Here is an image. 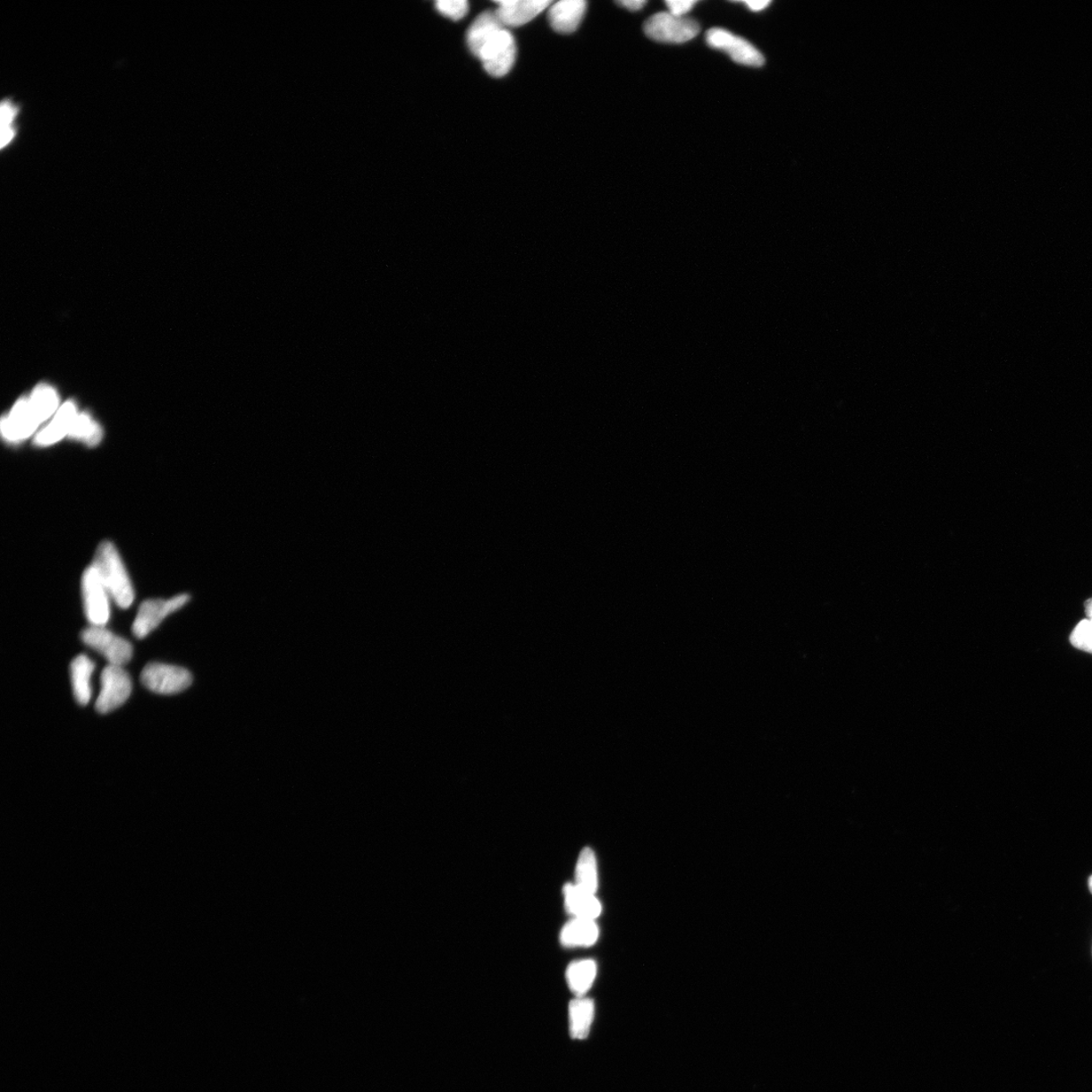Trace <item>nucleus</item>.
Returning a JSON list of instances; mask_svg holds the SVG:
<instances>
[{
	"mask_svg": "<svg viewBox=\"0 0 1092 1092\" xmlns=\"http://www.w3.org/2000/svg\"><path fill=\"white\" fill-rule=\"evenodd\" d=\"M92 567L117 606L129 608L135 599V593L127 570L112 542H101L94 555Z\"/></svg>",
	"mask_w": 1092,
	"mask_h": 1092,
	"instance_id": "obj_1",
	"label": "nucleus"
},
{
	"mask_svg": "<svg viewBox=\"0 0 1092 1092\" xmlns=\"http://www.w3.org/2000/svg\"><path fill=\"white\" fill-rule=\"evenodd\" d=\"M516 52L512 34L507 28L502 27L486 39L475 56L482 61L486 72L490 75L503 77L512 69Z\"/></svg>",
	"mask_w": 1092,
	"mask_h": 1092,
	"instance_id": "obj_2",
	"label": "nucleus"
},
{
	"mask_svg": "<svg viewBox=\"0 0 1092 1092\" xmlns=\"http://www.w3.org/2000/svg\"><path fill=\"white\" fill-rule=\"evenodd\" d=\"M643 30L656 42L684 44L701 33V26L694 20L675 17L670 13H658L644 22Z\"/></svg>",
	"mask_w": 1092,
	"mask_h": 1092,
	"instance_id": "obj_3",
	"label": "nucleus"
},
{
	"mask_svg": "<svg viewBox=\"0 0 1092 1092\" xmlns=\"http://www.w3.org/2000/svg\"><path fill=\"white\" fill-rule=\"evenodd\" d=\"M706 42L710 48L725 52L737 64L761 67L764 65L765 58L755 46L742 37L735 36L730 31L713 28L707 31Z\"/></svg>",
	"mask_w": 1092,
	"mask_h": 1092,
	"instance_id": "obj_4",
	"label": "nucleus"
},
{
	"mask_svg": "<svg viewBox=\"0 0 1092 1092\" xmlns=\"http://www.w3.org/2000/svg\"><path fill=\"white\" fill-rule=\"evenodd\" d=\"M141 682L154 693L169 695L183 692L190 687L193 675L184 667L151 663L144 667Z\"/></svg>",
	"mask_w": 1092,
	"mask_h": 1092,
	"instance_id": "obj_5",
	"label": "nucleus"
},
{
	"mask_svg": "<svg viewBox=\"0 0 1092 1092\" xmlns=\"http://www.w3.org/2000/svg\"><path fill=\"white\" fill-rule=\"evenodd\" d=\"M100 682V693L96 703L99 713L111 712L128 701L132 692V680L121 666H106L102 670Z\"/></svg>",
	"mask_w": 1092,
	"mask_h": 1092,
	"instance_id": "obj_6",
	"label": "nucleus"
},
{
	"mask_svg": "<svg viewBox=\"0 0 1092 1092\" xmlns=\"http://www.w3.org/2000/svg\"><path fill=\"white\" fill-rule=\"evenodd\" d=\"M82 640L86 646L104 656L109 665L122 666L130 662L133 657L132 644L105 627L86 628L82 633Z\"/></svg>",
	"mask_w": 1092,
	"mask_h": 1092,
	"instance_id": "obj_7",
	"label": "nucleus"
},
{
	"mask_svg": "<svg viewBox=\"0 0 1092 1092\" xmlns=\"http://www.w3.org/2000/svg\"><path fill=\"white\" fill-rule=\"evenodd\" d=\"M187 594L178 595L169 600L153 599L141 604L132 631L137 639L142 640L159 626L162 620L177 611L190 601Z\"/></svg>",
	"mask_w": 1092,
	"mask_h": 1092,
	"instance_id": "obj_8",
	"label": "nucleus"
},
{
	"mask_svg": "<svg viewBox=\"0 0 1092 1092\" xmlns=\"http://www.w3.org/2000/svg\"><path fill=\"white\" fill-rule=\"evenodd\" d=\"M82 595L86 617L91 626L105 627L109 619L108 593L96 570L86 569L82 577Z\"/></svg>",
	"mask_w": 1092,
	"mask_h": 1092,
	"instance_id": "obj_9",
	"label": "nucleus"
},
{
	"mask_svg": "<svg viewBox=\"0 0 1092 1092\" xmlns=\"http://www.w3.org/2000/svg\"><path fill=\"white\" fill-rule=\"evenodd\" d=\"M41 423L29 398H21L11 413L2 419V434L7 443H18L35 434Z\"/></svg>",
	"mask_w": 1092,
	"mask_h": 1092,
	"instance_id": "obj_10",
	"label": "nucleus"
},
{
	"mask_svg": "<svg viewBox=\"0 0 1092 1092\" xmlns=\"http://www.w3.org/2000/svg\"><path fill=\"white\" fill-rule=\"evenodd\" d=\"M494 11L502 25L516 28L526 25L553 4L549 0H501Z\"/></svg>",
	"mask_w": 1092,
	"mask_h": 1092,
	"instance_id": "obj_11",
	"label": "nucleus"
},
{
	"mask_svg": "<svg viewBox=\"0 0 1092 1092\" xmlns=\"http://www.w3.org/2000/svg\"><path fill=\"white\" fill-rule=\"evenodd\" d=\"M586 10L584 0H562L551 5L548 11L549 23L556 33H573L583 21Z\"/></svg>",
	"mask_w": 1092,
	"mask_h": 1092,
	"instance_id": "obj_12",
	"label": "nucleus"
},
{
	"mask_svg": "<svg viewBox=\"0 0 1092 1092\" xmlns=\"http://www.w3.org/2000/svg\"><path fill=\"white\" fill-rule=\"evenodd\" d=\"M565 908L573 917L594 919L602 913V906L596 894L580 889L575 883L563 889Z\"/></svg>",
	"mask_w": 1092,
	"mask_h": 1092,
	"instance_id": "obj_13",
	"label": "nucleus"
},
{
	"mask_svg": "<svg viewBox=\"0 0 1092 1092\" xmlns=\"http://www.w3.org/2000/svg\"><path fill=\"white\" fill-rule=\"evenodd\" d=\"M77 414V408L73 400H68L62 405L49 426L39 432L35 438V444L49 446L68 436Z\"/></svg>",
	"mask_w": 1092,
	"mask_h": 1092,
	"instance_id": "obj_14",
	"label": "nucleus"
},
{
	"mask_svg": "<svg viewBox=\"0 0 1092 1092\" xmlns=\"http://www.w3.org/2000/svg\"><path fill=\"white\" fill-rule=\"evenodd\" d=\"M599 938V928L594 919L573 917L561 932V942L565 947H589Z\"/></svg>",
	"mask_w": 1092,
	"mask_h": 1092,
	"instance_id": "obj_15",
	"label": "nucleus"
},
{
	"mask_svg": "<svg viewBox=\"0 0 1092 1092\" xmlns=\"http://www.w3.org/2000/svg\"><path fill=\"white\" fill-rule=\"evenodd\" d=\"M94 669H96V664L85 655L76 657L72 666H70L73 694L77 703L80 705L85 706L90 701L92 694L91 675Z\"/></svg>",
	"mask_w": 1092,
	"mask_h": 1092,
	"instance_id": "obj_16",
	"label": "nucleus"
},
{
	"mask_svg": "<svg viewBox=\"0 0 1092 1092\" xmlns=\"http://www.w3.org/2000/svg\"><path fill=\"white\" fill-rule=\"evenodd\" d=\"M595 1015V1004L592 1000L586 997H576L570 1003L569 1018H570V1033L572 1039L584 1040L587 1038L593 1023Z\"/></svg>",
	"mask_w": 1092,
	"mask_h": 1092,
	"instance_id": "obj_17",
	"label": "nucleus"
},
{
	"mask_svg": "<svg viewBox=\"0 0 1092 1092\" xmlns=\"http://www.w3.org/2000/svg\"><path fill=\"white\" fill-rule=\"evenodd\" d=\"M597 976V964L590 959L572 962L567 970V982L571 992L583 997L592 987Z\"/></svg>",
	"mask_w": 1092,
	"mask_h": 1092,
	"instance_id": "obj_18",
	"label": "nucleus"
},
{
	"mask_svg": "<svg viewBox=\"0 0 1092 1092\" xmlns=\"http://www.w3.org/2000/svg\"><path fill=\"white\" fill-rule=\"evenodd\" d=\"M29 399L31 408L41 424L51 418L59 410L57 391L48 384H39Z\"/></svg>",
	"mask_w": 1092,
	"mask_h": 1092,
	"instance_id": "obj_19",
	"label": "nucleus"
},
{
	"mask_svg": "<svg viewBox=\"0 0 1092 1092\" xmlns=\"http://www.w3.org/2000/svg\"><path fill=\"white\" fill-rule=\"evenodd\" d=\"M575 884L580 889L595 894L598 890V868L595 853L590 847L584 848L579 856Z\"/></svg>",
	"mask_w": 1092,
	"mask_h": 1092,
	"instance_id": "obj_20",
	"label": "nucleus"
},
{
	"mask_svg": "<svg viewBox=\"0 0 1092 1092\" xmlns=\"http://www.w3.org/2000/svg\"><path fill=\"white\" fill-rule=\"evenodd\" d=\"M502 27L504 26L502 25L496 13L485 12L478 15L468 31L467 40L470 52L475 55L486 39Z\"/></svg>",
	"mask_w": 1092,
	"mask_h": 1092,
	"instance_id": "obj_21",
	"label": "nucleus"
},
{
	"mask_svg": "<svg viewBox=\"0 0 1092 1092\" xmlns=\"http://www.w3.org/2000/svg\"><path fill=\"white\" fill-rule=\"evenodd\" d=\"M102 435L104 434H102L99 424L90 414L78 413L70 428L68 437L92 447L100 443Z\"/></svg>",
	"mask_w": 1092,
	"mask_h": 1092,
	"instance_id": "obj_22",
	"label": "nucleus"
},
{
	"mask_svg": "<svg viewBox=\"0 0 1092 1092\" xmlns=\"http://www.w3.org/2000/svg\"><path fill=\"white\" fill-rule=\"evenodd\" d=\"M1071 642L1075 649L1092 654V620L1084 619L1074 628Z\"/></svg>",
	"mask_w": 1092,
	"mask_h": 1092,
	"instance_id": "obj_23",
	"label": "nucleus"
},
{
	"mask_svg": "<svg viewBox=\"0 0 1092 1092\" xmlns=\"http://www.w3.org/2000/svg\"><path fill=\"white\" fill-rule=\"evenodd\" d=\"M437 11L453 21H460L469 13V4L466 0H439L436 3Z\"/></svg>",
	"mask_w": 1092,
	"mask_h": 1092,
	"instance_id": "obj_24",
	"label": "nucleus"
},
{
	"mask_svg": "<svg viewBox=\"0 0 1092 1092\" xmlns=\"http://www.w3.org/2000/svg\"><path fill=\"white\" fill-rule=\"evenodd\" d=\"M17 115V108L10 100H5L2 105V147L9 144L14 135L13 120Z\"/></svg>",
	"mask_w": 1092,
	"mask_h": 1092,
	"instance_id": "obj_25",
	"label": "nucleus"
},
{
	"mask_svg": "<svg viewBox=\"0 0 1092 1092\" xmlns=\"http://www.w3.org/2000/svg\"><path fill=\"white\" fill-rule=\"evenodd\" d=\"M696 4L695 0H667L666 2L669 13L679 18H685V15L693 9Z\"/></svg>",
	"mask_w": 1092,
	"mask_h": 1092,
	"instance_id": "obj_26",
	"label": "nucleus"
},
{
	"mask_svg": "<svg viewBox=\"0 0 1092 1092\" xmlns=\"http://www.w3.org/2000/svg\"><path fill=\"white\" fill-rule=\"evenodd\" d=\"M738 3L745 4L753 13L764 11L770 4H771L770 0H745V2L744 0V2Z\"/></svg>",
	"mask_w": 1092,
	"mask_h": 1092,
	"instance_id": "obj_27",
	"label": "nucleus"
},
{
	"mask_svg": "<svg viewBox=\"0 0 1092 1092\" xmlns=\"http://www.w3.org/2000/svg\"><path fill=\"white\" fill-rule=\"evenodd\" d=\"M647 4L648 3L646 0H623V2L618 3V4L623 6L624 9L630 12H639L642 10L643 6Z\"/></svg>",
	"mask_w": 1092,
	"mask_h": 1092,
	"instance_id": "obj_28",
	"label": "nucleus"
},
{
	"mask_svg": "<svg viewBox=\"0 0 1092 1092\" xmlns=\"http://www.w3.org/2000/svg\"><path fill=\"white\" fill-rule=\"evenodd\" d=\"M1086 613L1088 619L1092 620V598L1086 602Z\"/></svg>",
	"mask_w": 1092,
	"mask_h": 1092,
	"instance_id": "obj_29",
	"label": "nucleus"
},
{
	"mask_svg": "<svg viewBox=\"0 0 1092 1092\" xmlns=\"http://www.w3.org/2000/svg\"><path fill=\"white\" fill-rule=\"evenodd\" d=\"M1088 887H1089L1090 893L1092 894V876H1090V878L1088 880Z\"/></svg>",
	"mask_w": 1092,
	"mask_h": 1092,
	"instance_id": "obj_30",
	"label": "nucleus"
}]
</instances>
